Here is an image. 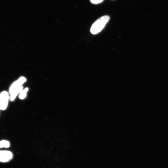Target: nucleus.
<instances>
[{
  "label": "nucleus",
  "mask_w": 168,
  "mask_h": 168,
  "mask_svg": "<svg viewBox=\"0 0 168 168\" xmlns=\"http://www.w3.org/2000/svg\"><path fill=\"white\" fill-rule=\"evenodd\" d=\"M10 146V143L9 141L6 140H2L0 142V147L9 148Z\"/></svg>",
  "instance_id": "obj_5"
},
{
  "label": "nucleus",
  "mask_w": 168,
  "mask_h": 168,
  "mask_svg": "<svg viewBox=\"0 0 168 168\" xmlns=\"http://www.w3.org/2000/svg\"><path fill=\"white\" fill-rule=\"evenodd\" d=\"M26 81V79L24 77H21L15 82L10 87L9 93L11 94L13 93L18 92L22 90L23 87L22 85Z\"/></svg>",
  "instance_id": "obj_2"
},
{
  "label": "nucleus",
  "mask_w": 168,
  "mask_h": 168,
  "mask_svg": "<svg viewBox=\"0 0 168 168\" xmlns=\"http://www.w3.org/2000/svg\"><path fill=\"white\" fill-rule=\"evenodd\" d=\"M28 88H26L25 89L22 90L20 93L19 98L21 99H24L26 96V93L28 91Z\"/></svg>",
  "instance_id": "obj_6"
},
{
  "label": "nucleus",
  "mask_w": 168,
  "mask_h": 168,
  "mask_svg": "<svg viewBox=\"0 0 168 168\" xmlns=\"http://www.w3.org/2000/svg\"><path fill=\"white\" fill-rule=\"evenodd\" d=\"M90 1L91 3L97 4L102 3L104 0H90Z\"/></svg>",
  "instance_id": "obj_7"
},
{
  "label": "nucleus",
  "mask_w": 168,
  "mask_h": 168,
  "mask_svg": "<svg viewBox=\"0 0 168 168\" xmlns=\"http://www.w3.org/2000/svg\"><path fill=\"white\" fill-rule=\"evenodd\" d=\"M12 152L7 151H1L0 152V161L2 162H8L12 158Z\"/></svg>",
  "instance_id": "obj_4"
},
{
  "label": "nucleus",
  "mask_w": 168,
  "mask_h": 168,
  "mask_svg": "<svg viewBox=\"0 0 168 168\" xmlns=\"http://www.w3.org/2000/svg\"><path fill=\"white\" fill-rule=\"evenodd\" d=\"M0 108L2 110H5L7 108L9 99V95L6 91H3L1 94Z\"/></svg>",
  "instance_id": "obj_3"
},
{
  "label": "nucleus",
  "mask_w": 168,
  "mask_h": 168,
  "mask_svg": "<svg viewBox=\"0 0 168 168\" xmlns=\"http://www.w3.org/2000/svg\"><path fill=\"white\" fill-rule=\"evenodd\" d=\"M110 18L107 15L103 16L95 21L91 28L90 32L93 34L100 32L110 20Z\"/></svg>",
  "instance_id": "obj_1"
}]
</instances>
